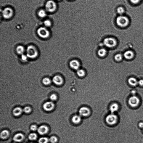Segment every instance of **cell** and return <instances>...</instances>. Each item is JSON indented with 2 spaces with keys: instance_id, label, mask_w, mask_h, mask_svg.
<instances>
[{
  "instance_id": "obj_16",
  "label": "cell",
  "mask_w": 143,
  "mask_h": 143,
  "mask_svg": "<svg viewBox=\"0 0 143 143\" xmlns=\"http://www.w3.org/2000/svg\"><path fill=\"white\" fill-rule=\"evenodd\" d=\"M119 106L116 103H114L111 104L110 107V110L112 113L117 112L119 110Z\"/></svg>"
},
{
  "instance_id": "obj_42",
  "label": "cell",
  "mask_w": 143,
  "mask_h": 143,
  "mask_svg": "<svg viewBox=\"0 0 143 143\" xmlns=\"http://www.w3.org/2000/svg\"></svg>"
},
{
  "instance_id": "obj_3",
  "label": "cell",
  "mask_w": 143,
  "mask_h": 143,
  "mask_svg": "<svg viewBox=\"0 0 143 143\" xmlns=\"http://www.w3.org/2000/svg\"><path fill=\"white\" fill-rule=\"evenodd\" d=\"M116 24L121 27H124L128 26L129 22L128 18L123 15H120L116 18Z\"/></svg>"
},
{
  "instance_id": "obj_9",
  "label": "cell",
  "mask_w": 143,
  "mask_h": 143,
  "mask_svg": "<svg viewBox=\"0 0 143 143\" xmlns=\"http://www.w3.org/2000/svg\"><path fill=\"white\" fill-rule=\"evenodd\" d=\"M69 65L71 69L75 71L80 69L81 66V62L78 60L76 59L71 60Z\"/></svg>"
},
{
  "instance_id": "obj_39",
  "label": "cell",
  "mask_w": 143,
  "mask_h": 143,
  "mask_svg": "<svg viewBox=\"0 0 143 143\" xmlns=\"http://www.w3.org/2000/svg\"><path fill=\"white\" fill-rule=\"evenodd\" d=\"M131 93L132 95V96L135 95L136 94V91L134 90L132 91L131 92Z\"/></svg>"
},
{
  "instance_id": "obj_5",
  "label": "cell",
  "mask_w": 143,
  "mask_h": 143,
  "mask_svg": "<svg viewBox=\"0 0 143 143\" xmlns=\"http://www.w3.org/2000/svg\"><path fill=\"white\" fill-rule=\"evenodd\" d=\"M45 6L46 11L50 13L54 12L57 8L56 3L53 0H49L47 1Z\"/></svg>"
},
{
  "instance_id": "obj_4",
  "label": "cell",
  "mask_w": 143,
  "mask_h": 143,
  "mask_svg": "<svg viewBox=\"0 0 143 143\" xmlns=\"http://www.w3.org/2000/svg\"><path fill=\"white\" fill-rule=\"evenodd\" d=\"M38 36L42 38L46 39L48 38L50 35V31L46 28L41 27L37 30Z\"/></svg>"
},
{
  "instance_id": "obj_36",
  "label": "cell",
  "mask_w": 143,
  "mask_h": 143,
  "mask_svg": "<svg viewBox=\"0 0 143 143\" xmlns=\"http://www.w3.org/2000/svg\"><path fill=\"white\" fill-rule=\"evenodd\" d=\"M132 3L134 4H137L141 1V0H130Z\"/></svg>"
},
{
  "instance_id": "obj_28",
  "label": "cell",
  "mask_w": 143,
  "mask_h": 143,
  "mask_svg": "<svg viewBox=\"0 0 143 143\" xmlns=\"http://www.w3.org/2000/svg\"><path fill=\"white\" fill-rule=\"evenodd\" d=\"M49 139L46 137H43L40 138L39 140V143H47Z\"/></svg>"
},
{
  "instance_id": "obj_33",
  "label": "cell",
  "mask_w": 143,
  "mask_h": 143,
  "mask_svg": "<svg viewBox=\"0 0 143 143\" xmlns=\"http://www.w3.org/2000/svg\"><path fill=\"white\" fill-rule=\"evenodd\" d=\"M50 98L52 100L54 101L56 100L57 99L56 95L55 94H52L50 97Z\"/></svg>"
},
{
  "instance_id": "obj_12",
  "label": "cell",
  "mask_w": 143,
  "mask_h": 143,
  "mask_svg": "<svg viewBox=\"0 0 143 143\" xmlns=\"http://www.w3.org/2000/svg\"><path fill=\"white\" fill-rule=\"evenodd\" d=\"M108 53V50L104 47H102L99 49L97 51V54L98 56L101 58H104L107 56Z\"/></svg>"
},
{
  "instance_id": "obj_40",
  "label": "cell",
  "mask_w": 143,
  "mask_h": 143,
  "mask_svg": "<svg viewBox=\"0 0 143 143\" xmlns=\"http://www.w3.org/2000/svg\"><path fill=\"white\" fill-rule=\"evenodd\" d=\"M57 1H62V0H57Z\"/></svg>"
},
{
  "instance_id": "obj_35",
  "label": "cell",
  "mask_w": 143,
  "mask_h": 143,
  "mask_svg": "<svg viewBox=\"0 0 143 143\" xmlns=\"http://www.w3.org/2000/svg\"><path fill=\"white\" fill-rule=\"evenodd\" d=\"M30 129L31 130L35 131L36 130L37 128L36 125H32L31 126Z\"/></svg>"
},
{
  "instance_id": "obj_17",
  "label": "cell",
  "mask_w": 143,
  "mask_h": 143,
  "mask_svg": "<svg viewBox=\"0 0 143 143\" xmlns=\"http://www.w3.org/2000/svg\"><path fill=\"white\" fill-rule=\"evenodd\" d=\"M134 54L133 52L131 50H128L124 53V56L127 59H131L134 56Z\"/></svg>"
},
{
  "instance_id": "obj_14",
  "label": "cell",
  "mask_w": 143,
  "mask_h": 143,
  "mask_svg": "<svg viewBox=\"0 0 143 143\" xmlns=\"http://www.w3.org/2000/svg\"><path fill=\"white\" fill-rule=\"evenodd\" d=\"M76 73L79 77L81 78H83L85 77L86 75V70L82 68L76 71Z\"/></svg>"
},
{
  "instance_id": "obj_25",
  "label": "cell",
  "mask_w": 143,
  "mask_h": 143,
  "mask_svg": "<svg viewBox=\"0 0 143 143\" xmlns=\"http://www.w3.org/2000/svg\"><path fill=\"white\" fill-rule=\"evenodd\" d=\"M9 132L6 130H5L2 131L1 133V137L2 139H5L6 138L9 136Z\"/></svg>"
},
{
  "instance_id": "obj_27",
  "label": "cell",
  "mask_w": 143,
  "mask_h": 143,
  "mask_svg": "<svg viewBox=\"0 0 143 143\" xmlns=\"http://www.w3.org/2000/svg\"><path fill=\"white\" fill-rule=\"evenodd\" d=\"M116 10H117V12L118 14L120 15H122L125 12L124 9L123 7H118Z\"/></svg>"
},
{
  "instance_id": "obj_1",
  "label": "cell",
  "mask_w": 143,
  "mask_h": 143,
  "mask_svg": "<svg viewBox=\"0 0 143 143\" xmlns=\"http://www.w3.org/2000/svg\"><path fill=\"white\" fill-rule=\"evenodd\" d=\"M103 43L107 48L113 49L117 46V42L116 39L111 36L107 37L103 39Z\"/></svg>"
},
{
  "instance_id": "obj_2",
  "label": "cell",
  "mask_w": 143,
  "mask_h": 143,
  "mask_svg": "<svg viewBox=\"0 0 143 143\" xmlns=\"http://www.w3.org/2000/svg\"><path fill=\"white\" fill-rule=\"evenodd\" d=\"M26 55L28 58L32 59H35L38 57V52L36 47L33 45L28 46L26 49Z\"/></svg>"
},
{
  "instance_id": "obj_11",
  "label": "cell",
  "mask_w": 143,
  "mask_h": 143,
  "mask_svg": "<svg viewBox=\"0 0 143 143\" xmlns=\"http://www.w3.org/2000/svg\"><path fill=\"white\" fill-rule=\"evenodd\" d=\"M79 115L82 117H86L89 116L91 113V111L88 108L83 107L80 108L79 111Z\"/></svg>"
},
{
  "instance_id": "obj_26",
  "label": "cell",
  "mask_w": 143,
  "mask_h": 143,
  "mask_svg": "<svg viewBox=\"0 0 143 143\" xmlns=\"http://www.w3.org/2000/svg\"><path fill=\"white\" fill-rule=\"evenodd\" d=\"M51 80L48 78H45L42 80V82L46 85H49L51 83Z\"/></svg>"
},
{
  "instance_id": "obj_15",
  "label": "cell",
  "mask_w": 143,
  "mask_h": 143,
  "mask_svg": "<svg viewBox=\"0 0 143 143\" xmlns=\"http://www.w3.org/2000/svg\"><path fill=\"white\" fill-rule=\"evenodd\" d=\"M48 130L49 129L47 126H42L39 127L38 129V131L39 134L43 135L46 134Z\"/></svg>"
},
{
  "instance_id": "obj_32",
  "label": "cell",
  "mask_w": 143,
  "mask_h": 143,
  "mask_svg": "<svg viewBox=\"0 0 143 143\" xmlns=\"http://www.w3.org/2000/svg\"><path fill=\"white\" fill-rule=\"evenodd\" d=\"M23 111L26 113H29L31 112V109L30 107H26L24 108Z\"/></svg>"
},
{
  "instance_id": "obj_38",
  "label": "cell",
  "mask_w": 143,
  "mask_h": 143,
  "mask_svg": "<svg viewBox=\"0 0 143 143\" xmlns=\"http://www.w3.org/2000/svg\"><path fill=\"white\" fill-rule=\"evenodd\" d=\"M139 126L140 128L143 129V122H140L139 123Z\"/></svg>"
},
{
  "instance_id": "obj_13",
  "label": "cell",
  "mask_w": 143,
  "mask_h": 143,
  "mask_svg": "<svg viewBox=\"0 0 143 143\" xmlns=\"http://www.w3.org/2000/svg\"><path fill=\"white\" fill-rule=\"evenodd\" d=\"M54 107V103L52 102H48L44 103L43 108L44 110L49 111L53 109Z\"/></svg>"
},
{
  "instance_id": "obj_8",
  "label": "cell",
  "mask_w": 143,
  "mask_h": 143,
  "mask_svg": "<svg viewBox=\"0 0 143 143\" xmlns=\"http://www.w3.org/2000/svg\"><path fill=\"white\" fill-rule=\"evenodd\" d=\"M14 11L11 8H5L2 11L3 17L6 19H9L12 17L14 15Z\"/></svg>"
},
{
  "instance_id": "obj_19",
  "label": "cell",
  "mask_w": 143,
  "mask_h": 143,
  "mask_svg": "<svg viewBox=\"0 0 143 143\" xmlns=\"http://www.w3.org/2000/svg\"><path fill=\"white\" fill-rule=\"evenodd\" d=\"M81 121V116L79 115H74L72 118V121L75 124H78L80 123Z\"/></svg>"
},
{
  "instance_id": "obj_18",
  "label": "cell",
  "mask_w": 143,
  "mask_h": 143,
  "mask_svg": "<svg viewBox=\"0 0 143 143\" xmlns=\"http://www.w3.org/2000/svg\"><path fill=\"white\" fill-rule=\"evenodd\" d=\"M24 138V136L21 133H18L15 135L13 137V140L16 142H20Z\"/></svg>"
},
{
  "instance_id": "obj_31",
  "label": "cell",
  "mask_w": 143,
  "mask_h": 143,
  "mask_svg": "<svg viewBox=\"0 0 143 143\" xmlns=\"http://www.w3.org/2000/svg\"><path fill=\"white\" fill-rule=\"evenodd\" d=\"M57 138L54 136H52L50 138L49 141L52 143H55L57 141Z\"/></svg>"
},
{
  "instance_id": "obj_29",
  "label": "cell",
  "mask_w": 143,
  "mask_h": 143,
  "mask_svg": "<svg viewBox=\"0 0 143 143\" xmlns=\"http://www.w3.org/2000/svg\"><path fill=\"white\" fill-rule=\"evenodd\" d=\"M37 135L35 133H32L29 135V139L31 140H36L37 138Z\"/></svg>"
},
{
  "instance_id": "obj_41",
  "label": "cell",
  "mask_w": 143,
  "mask_h": 143,
  "mask_svg": "<svg viewBox=\"0 0 143 143\" xmlns=\"http://www.w3.org/2000/svg\"><path fill=\"white\" fill-rule=\"evenodd\" d=\"M33 143L30 142V143Z\"/></svg>"
},
{
  "instance_id": "obj_37",
  "label": "cell",
  "mask_w": 143,
  "mask_h": 143,
  "mask_svg": "<svg viewBox=\"0 0 143 143\" xmlns=\"http://www.w3.org/2000/svg\"><path fill=\"white\" fill-rule=\"evenodd\" d=\"M138 84L140 86H143V79H141L138 81Z\"/></svg>"
},
{
  "instance_id": "obj_20",
  "label": "cell",
  "mask_w": 143,
  "mask_h": 143,
  "mask_svg": "<svg viewBox=\"0 0 143 143\" xmlns=\"http://www.w3.org/2000/svg\"><path fill=\"white\" fill-rule=\"evenodd\" d=\"M26 51V49L25 47L22 45L18 46L16 49V51L17 54L20 55L24 54Z\"/></svg>"
},
{
  "instance_id": "obj_21",
  "label": "cell",
  "mask_w": 143,
  "mask_h": 143,
  "mask_svg": "<svg viewBox=\"0 0 143 143\" xmlns=\"http://www.w3.org/2000/svg\"><path fill=\"white\" fill-rule=\"evenodd\" d=\"M129 84L132 86H136L138 84V81L137 79L131 77L128 80Z\"/></svg>"
},
{
  "instance_id": "obj_6",
  "label": "cell",
  "mask_w": 143,
  "mask_h": 143,
  "mask_svg": "<svg viewBox=\"0 0 143 143\" xmlns=\"http://www.w3.org/2000/svg\"><path fill=\"white\" fill-rule=\"evenodd\" d=\"M140 102L139 98L136 95H133L131 97L129 98L128 101L129 105L133 108H135L138 106Z\"/></svg>"
},
{
  "instance_id": "obj_22",
  "label": "cell",
  "mask_w": 143,
  "mask_h": 143,
  "mask_svg": "<svg viewBox=\"0 0 143 143\" xmlns=\"http://www.w3.org/2000/svg\"><path fill=\"white\" fill-rule=\"evenodd\" d=\"M22 110L20 107H16L14 108L13 111V114L15 116H18L20 115L22 112Z\"/></svg>"
},
{
  "instance_id": "obj_10",
  "label": "cell",
  "mask_w": 143,
  "mask_h": 143,
  "mask_svg": "<svg viewBox=\"0 0 143 143\" xmlns=\"http://www.w3.org/2000/svg\"><path fill=\"white\" fill-rule=\"evenodd\" d=\"M52 81L54 84L58 86L62 85L65 81L63 76L60 75L55 76L53 77Z\"/></svg>"
},
{
  "instance_id": "obj_34",
  "label": "cell",
  "mask_w": 143,
  "mask_h": 143,
  "mask_svg": "<svg viewBox=\"0 0 143 143\" xmlns=\"http://www.w3.org/2000/svg\"><path fill=\"white\" fill-rule=\"evenodd\" d=\"M21 58L22 60L26 61L27 60L28 57L27 56V55L23 54L21 55Z\"/></svg>"
},
{
  "instance_id": "obj_24",
  "label": "cell",
  "mask_w": 143,
  "mask_h": 143,
  "mask_svg": "<svg viewBox=\"0 0 143 143\" xmlns=\"http://www.w3.org/2000/svg\"><path fill=\"white\" fill-rule=\"evenodd\" d=\"M122 55L121 54H117L114 55V59L116 62H120L123 59Z\"/></svg>"
},
{
  "instance_id": "obj_7",
  "label": "cell",
  "mask_w": 143,
  "mask_h": 143,
  "mask_svg": "<svg viewBox=\"0 0 143 143\" xmlns=\"http://www.w3.org/2000/svg\"><path fill=\"white\" fill-rule=\"evenodd\" d=\"M118 121V116L114 113H111L108 115L106 118V122L110 125H114L117 123Z\"/></svg>"
},
{
  "instance_id": "obj_30",
  "label": "cell",
  "mask_w": 143,
  "mask_h": 143,
  "mask_svg": "<svg viewBox=\"0 0 143 143\" xmlns=\"http://www.w3.org/2000/svg\"><path fill=\"white\" fill-rule=\"evenodd\" d=\"M44 24L46 27H50L52 25V23L50 20H46L44 21Z\"/></svg>"
},
{
  "instance_id": "obj_23",
  "label": "cell",
  "mask_w": 143,
  "mask_h": 143,
  "mask_svg": "<svg viewBox=\"0 0 143 143\" xmlns=\"http://www.w3.org/2000/svg\"><path fill=\"white\" fill-rule=\"evenodd\" d=\"M38 15L41 18H44L46 17L47 15V13L46 10L43 9H41L39 11Z\"/></svg>"
}]
</instances>
